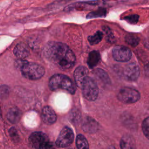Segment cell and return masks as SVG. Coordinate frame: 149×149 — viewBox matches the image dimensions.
<instances>
[{"instance_id":"obj_12","label":"cell","mask_w":149,"mask_h":149,"mask_svg":"<svg viewBox=\"0 0 149 149\" xmlns=\"http://www.w3.org/2000/svg\"><path fill=\"white\" fill-rule=\"evenodd\" d=\"M13 53L19 59L24 60L30 55V51L27 45L20 42L17 44L13 49Z\"/></svg>"},{"instance_id":"obj_17","label":"cell","mask_w":149,"mask_h":149,"mask_svg":"<svg viewBox=\"0 0 149 149\" xmlns=\"http://www.w3.org/2000/svg\"><path fill=\"white\" fill-rule=\"evenodd\" d=\"M76 146L77 149H89L88 143L85 137L82 134H78L76 137Z\"/></svg>"},{"instance_id":"obj_26","label":"cell","mask_w":149,"mask_h":149,"mask_svg":"<svg viewBox=\"0 0 149 149\" xmlns=\"http://www.w3.org/2000/svg\"><path fill=\"white\" fill-rule=\"evenodd\" d=\"M144 72L146 75L149 77V61H148L144 66Z\"/></svg>"},{"instance_id":"obj_4","label":"cell","mask_w":149,"mask_h":149,"mask_svg":"<svg viewBox=\"0 0 149 149\" xmlns=\"http://www.w3.org/2000/svg\"><path fill=\"white\" fill-rule=\"evenodd\" d=\"M29 141L35 149H54L48 137L42 132L33 133L29 137Z\"/></svg>"},{"instance_id":"obj_5","label":"cell","mask_w":149,"mask_h":149,"mask_svg":"<svg viewBox=\"0 0 149 149\" xmlns=\"http://www.w3.org/2000/svg\"><path fill=\"white\" fill-rule=\"evenodd\" d=\"M82 93L84 97L88 101H94L98 95V87L95 81L88 76L81 86Z\"/></svg>"},{"instance_id":"obj_11","label":"cell","mask_w":149,"mask_h":149,"mask_svg":"<svg viewBox=\"0 0 149 149\" xmlns=\"http://www.w3.org/2000/svg\"><path fill=\"white\" fill-rule=\"evenodd\" d=\"M88 71L83 66H78L74 72V79L77 87L81 88L86 79L88 77Z\"/></svg>"},{"instance_id":"obj_15","label":"cell","mask_w":149,"mask_h":149,"mask_svg":"<svg viewBox=\"0 0 149 149\" xmlns=\"http://www.w3.org/2000/svg\"><path fill=\"white\" fill-rule=\"evenodd\" d=\"M100 59V55L97 51H93L88 54V56L87 61V63L90 68H93L95 67Z\"/></svg>"},{"instance_id":"obj_20","label":"cell","mask_w":149,"mask_h":149,"mask_svg":"<svg viewBox=\"0 0 149 149\" xmlns=\"http://www.w3.org/2000/svg\"><path fill=\"white\" fill-rule=\"evenodd\" d=\"M105 14H106L105 9L101 8L96 11H94V12H92L88 13L86 17H87V18H89V19L94 18V17H102V16H105Z\"/></svg>"},{"instance_id":"obj_2","label":"cell","mask_w":149,"mask_h":149,"mask_svg":"<svg viewBox=\"0 0 149 149\" xmlns=\"http://www.w3.org/2000/svg\"><path fill=\"white\" fill-rule=\"evenodd\" d=\"M15 66L20 69L22 75L29 80H38L41 78L45 69L40 65L34 62H29L25 60L18 59L15 62Z\"/></svg>"},{"instance_id":"obj_27","label":"cell","mask_w":149,"mask_h":149,"mask_svg":"<svg viewBox=\"0 0 149 149\" xmlns=\"http://www.w3.org/2000/svg\"><path fill=\"white\" fill-rule=\"evenodd\" d=\"M106 149H116L115 147H113V146H110V147H107Z\"/></svg>"},{"instance_id":"obj_9","label":"cell","mask_w":149,"mask_h":149,"mask_svg":"<svg viewBox=\"0 0 149 149\" xmlns=\"http://www.w3.org/2000/svg\"><path fill=\"white\" fill-rule=\"evenodd\" d=\"M112 55L115 61L125 62H127L131 59L132 52L127 47L119 45L113 48Z\"/></svg>"},{"instance_id":"obj_1","label":"cell","mask_w":149,"mask_h":149,"mask_svg":"<svg viewBox=\"0 0 149 149\" xmlns=\"http://www.w3.org/2000/svg\"><path fill=\"white\" fill-rule=\"evenodd\" d=\"M43 55L47 61L62 70L72 68L76 61L73 52L66 44L52 41L44 48Z\"/></svg>"},{"instance_id":"obj_7","label":"cell","mask_w":149,"mask_h":149,"mask_svg":"<svg viewBox=\"0 0 149 149\" xmlns=\"http://www.w3.org/2000/svg\"><path fill=\"white\" fill-rule=\"evenodd\" d=\"M140 98L139 92L130 87H124L120 90L118 94V100L126 104H132L137 101Z\"/></svg>"},{"instance_id":"obj_6","label":"cell","mask_w":149,"mask_h":149,"mask_svg":"<svg viewBox=\"0 0 149 149\" xmlns=\"http://www.w3.org/2000/svg\"><path fill=\"white\" fill-rule=\"evenodd\" d=\"M119 74L123 79L127 81H135L137 79L140 74L139 66L134 62L125 65L119 68Z\"/></svg>"},{"instance_id":"obj_8","label":"cell","mask_w":149,"mask_h":149,"mask_svg":"<svg viewBox=\"0 0 149 149\" xmlns=\"http://www.w3.org/2000/svg\"><path fill=\"white\" fill-rule=\"evenodd\" d=\"M74 134L72 130L68 127H64L59 133L56 141V145L59 147H66L73 142Z\"/></svg>"},{"instance_id":"obj_22","label":"cell","mask_w":149,"mask_h":149,"mask_svg":"<svg viewBox=\"0 0 149 149\" xmlns=\"http://www.w3.org/2000/svg\"><path fill=\"white\" fill-rule=\"evenodd\" d=\"M139 17V15L134 14V15H131L125 16L124 17V20H126L127 22L130 23L135 24L138 22Z\"/></svg>"},{"instance_id":"obj_3","label":"cell","mask_w":149,"mask_h":149,"mask_svg":"<svg viewBox=\"0 0 149 149\" xmlns=\"http://www.w3.org/2000/svg\"><path fill=\"white\" fill-rule=\"evenodd\" d=\"M48 86L52 91L62 89L70 94H74L76 91L75 86L71 79L67 76L62 74H56L51 76Z\"/></svg>"},{"instance_id":"obj_13","label":"cell","mask_w":149,"mask_h":149,"mask_svg":"<svg viewBox=\"0 0 149 149\" xmlns=\"http://www.w3.org/2000/svg\"><path fill=\"white\" fill-rule=\"evenodd\" d=\"M120 146L121 149H136L134 139L129 134L124 135L122 137Z\"/></svg>"},{"instance_id":"obj_21","label":"cell","mask_w":149,"mask_h":149,"mask_svg":"<svg viewBox=\"0 0 149 149\" xmlns=\"http://www.w3.org/2000/svg\"><path fill=\"white\" fill-rule=\"evenodd\" d=\"M142 130L145 136L149 139V117L146 118L142 123Z\"/></svg>"},{"instance_id":"obj_24","label":"cell","mask_w":149,"mask_h":149,"mask_svg":"<svg viewBox=\"0 0 149 149\" xmlns=\"http://www.w3.org/2000/svg\"><path fill=\"white\" fill-rule=\"evenodd\" d=\"M9 134H10V137H12V139L14 141H17L18 140L19 136H18V134H17V130L15 128L12 127L9 130Z\"/></svg>"},{"instance_id":"obj_16","label":"cell","mask_w":149,"mask_h":149,"mask_svg":"<svg viewBox=\"0 0 149 149\" xmlns=\"http://www.w3.org/2000/svg\"><path fill=\"white\" fill-rule=\"evenodd\" d=\"M97 126V123L95 120L91 118H87L84 122L83 127L85 132H93L96 130Z\"/></svg>"},{"instance_id":"obj_10","label":"cell","mask_w":149,"mask_h":149,"mask_svg":"<svg viewBox=\"0 0 149 149\" xmlns=\"http://www.w3.org/2000/svg\"><path fill=\"white\" fill-rule=\"evenodd\" d=\"M41 118L45 124L52 125L56 120V115L51 107L45 106L42 109Z\"/></svg>"},{"instance_id":"obj_18","label":"cell","mask_w":149,"mask_h":149,"mask_svg":"<svg viewBox=\"0 0 149 149\" xmlns=\"http://www.w3.org/2000/svg\"><path fill=\"white\" fill-rule=\"evenodd\" d=\"M125 40L126 42L132 47H136L139 44L140 38L139 37L134 34H127L125 37Z\"/></svg>"},{"instance_id":"obj_28","label":"cell","mask_w":149,"mask_h":149,"mask_svg":"<svg viewBox=\"0 0 149 149\" xmlns=\"http://www.w3.org/2000/svg\"><path fill=\"white\" fill-rule=\"evenodd\" d=\"M68 149H74V148H68Z\"/></svg>"},{"instance_id":"obj_25","label":"cell","mask_w":149,"mask_h":149,"mask_svg":"<svg viewBox=\"0 0 149 149\" xmlns=\"http://www.w3.org/2000/svg\"><path fill=\"white\" fill-rule=\"evenodd\" d=\"M106 32L107 34V38H108L109 41H113V36L112 34V33L110 31V30L108 29V27L105 28V29H103Z\"/></svg>"},{"instance_id":"obj_19","label":"cell","mask_w":149,"mask_h":149,"mask_svg":"<svg viewBox=\"0 0 149 149\" xmlns=\"http://www.w3.org/2000/svg\"><path fill=\"white\" fill-rule=\"evenodd\" d=\"M103 34L100 31H97L94 35L90 36L88 37V40L91 45H95L99 43L102 39Z\"/></svg>"},{"instance_id":"obj_23","label":"cell","mask_w":149,"mask_h":149,"mask_svg":"<svg viewBox=\"0 0 149 149\" xmlns=\"http://www.w3.org/2000/svg\"><path fill=\"white\" fill-rule=\"evenodd\" d=\"M9 88L6 86H2L0 87V96L2 98H6L9 95Z\"/></svg>"},{"instance_id":"obj_14","label":"cell","mask_w":149,"mask_h":149,"mask_svg":"<svg viewBox=\"0 0 149 149\" xmlns=\"http://www.w3.org/2000/svg\"><path fill=\"white\" fill-rule=\"evenodd\" d=\"M21 111L17 107L11 108L7 113V118L8 120L12 123H17L22 116Z\"/></svg>"}]
</instances>
